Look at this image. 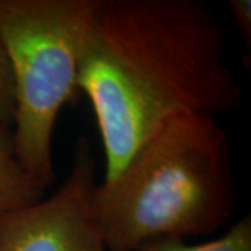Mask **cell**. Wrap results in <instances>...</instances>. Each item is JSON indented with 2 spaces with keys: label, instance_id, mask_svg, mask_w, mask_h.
<instances>
[{
  "label": "cell",
  "instance_id": "obj_1",
  "mask_svg": "<svg viewBox=\"0 0 251 251\" xmlns=\"http://www.w3.org/2000/svg\"><path fill=\"white\" fill-rule=\"evenodd\" d=\"M222 27L198 0H100L81 50L78 88L92 103L106 172L183 113L215 117L242 103Z\"/></svg>",
  "mask_w": 251,
  "mask_h": 251
},
{
  "label": "cell",
  "instance_id": "obj_2",
  "mask_svg": "<svg viewBox=\"0 0 251 251\" xmlns=\"http://www.w3.org/2000/svg\"><path fill=\"white\" fill-rule=\"evenodd\" d=\"M94 201L109 251L214 233L236 208L226 131L212 116L172 117L115 177L97 184Z\"/></svg>",
  "mask_w": 251,
  "mask_h": 251
},
{
  "label": "cell",
  "instance_id": "obj_3",
  "mask_svg": "<svg viewBox=\"0 0 251 251\" xmlns=\"http://www.w3.org/2000/svg\"><path fill=\"white\" fill-rule=\"evenodd\" d=\"M100 0H0V36L14 82L11 144L18 163L48 188L54 181L57 117L80 95L81 50Z\"/></svg>",
  "mask_w": 251,
  "mask_h": 251
},
{
  "label": "cell",
  "instance_id": "obj_4",
  "mask_svg": "<svg viewBox=\"0 0 251 251\" xmlns=\"http://www.w3.org/2000/svg\"><path fill=\"white\" fill-rule=\"evenodd\" d=\"M95 158L75 143L73 166L46 200L0 214V251H109L95 212Z\"/></svg>",
  "mask_w": 251,
  "mask_h": 251
},
{
  "label": "cell",
  "instance_id": "obj_5",
  "mask_svg": "<svg viewBox=\"0 0 251 251\" xmlns=\"http://www.w3.org/2000/svg\"><path fill=\"white\" fill-rule=\"evenodd\" d=\"M46 188L18 163L11 128L0 127V214L42 200Z\"/></svg>",
  "mask_w": 251,
  "mask_h": 251
},
{
  "label": "cell",
  "instance_id": "obj_6",
  "mask_svg": "<svg viewBox=\"0 0 251 251\" xmlns=\"http://www.w3.org/2000/svg\"><path fill=\"white\" fill-rule=\"evenodd\" d=\"M135 251H251V218L243 216L216 240L187 244L183 239L162 237L144 243Z\"/></svg>",
  "mask_w": 251,
  "mask_h": 251
},
{
  "label": "cell",
  "instance_id": "obj_7",
  "mask_svg": "<svg viewBox=\"0 0 251 251\" xmlns=\"http://www.w3.org/2000/svg\"><path fill=\"white\" fill-rule=\"evenodd\" d=\"M14 119V82L9 56L0 36V127L11 128Z\"/></svg>",
  "mask_w": 251,
  "mask_h": 251
},
{
  "label": "cell",
  "instance_id": "obj_8",
  "mask_svg": "<svg viewBox=\"0 0 251 251\" xmlns=\"http://www.w3.org/2000/svg\"><path fill=\"white\" fill-rule=\"evenodd\" d=\"M229 9L237 23L243 39L251 48V1L250 0H230Z\"/></svg>",
  "mask_w": 251,
  "mask_h": 251
}]
</instances>
